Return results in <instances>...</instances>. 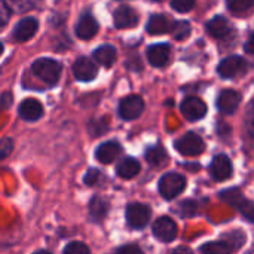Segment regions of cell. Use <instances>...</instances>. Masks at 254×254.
<instances>
[{"label": "cell", "instance_id": "obj_1", "mask_svg": "<svg viewBox=\"0 0 254 254\" xmlns=\"http://www.w3.org/2000/svg\"><path fill=\"white\" fill-rule=\"evenodd\" d=\"M34 76L48 85H55L61 76V64L52 58H39L31 64Z\"/></svg>", "mask_w": 254, "mask_h": 254}, {"label": "cell", "instance_id": "obj_2", "mask_svg": "<svg viewBox=\"0 0 254 254\" xmlns=\"http://www.w3.org/2000/svg\"><path fill=\"white\" fill-rule=\"evenodd\" d=\"M186 188V179L179 173H167L159 180V192L165 199H174Z\"/></svg>", "mask_w": 254, "mask_h": 254}, {"label": "cell", "instance_id": "obj_3", "mask_svg": "<svg viewBox=\"0 0 254 254\" xmlns=\"http://www.w3.org/2000/svg\"><path fill=\"white\" fill-rule=\"evenodd\" d=\"M222 199H225L228 204H231L234 208H237L249 222L254 223V204L250 202L249 199H246L243 196V193L238 189H229V190H223L220 193Z\"/></svg>", "mask_w": 254, "mask_h": 254}, {"label": "cell", "instance_id": "obj_4", "mask_svg": "<svg viewBox=\"0 0 254 254\" xmlns=\"http://www.w3.org/2000/svg\"><path fill=\"white\" fill-rule=\"evenodd\" d=\"M177 152H180L182 155L185 156H196V155H201L205 149V143L204 140L195 134V132H188L185 134L182 138H179L176 143H174Z\"/></svg>", "mask_w": 254, "mask_h": 254}, {"label": "cell", "instance_id": "obj_5", "mask_svg": "<svg viewBox=\"0 0 254 254\" xmlns=\"http://www.w3.org/2000/svg\"><path fill=\"white\" fill-rule=\"evenodd\" d=\"M152 211L146 204H129L127 207V222L132 229H141L144 228L150 220Z\"/></svg>", "mask_w": 254, "mask_h": 254}, {"label": "cell", "instance_id": "obj_6", "mask_svg": "<svg viewBox=\"0 0 254 254\" xmlns=\"http://www.w3.org/2000/svg\"><path fill=\"white\" fill-rule=\"evenodd\" d=\"M144 110V101L140 95H128L119 104V115L125 121L137 119Z\"/></svg>", "mask_w": 254, "mask_h": 254}, {"label": "cell", "instance_id": "obj_7", "mask_svg": "<svg viewBox=\"0 0 254 254\" xmlns=\"http://www.w3.org/2000/svg\"><path fill=\"white\" fill-rule=\"evenodd\" d=\"M153 235L162 243H171L177 237V225L170 217H159L153 223Z\"/></svg>", "mask_w": 254, "mask_h": 254}, {"label": "cell", "instance_id": "obj_8", "mask_svg": "<svg viewBox=\"0 0 254 254\" xmlns=\"http://www.w3.org/2000/svg\"><path fill=\"white\" fill-rule=\"evenodd\" d=\"M180 110L183 113V116L189 121H199L205 116L207 113V106L205 103L198 98V97H188L183 100Z\"/></svg>", "mask_w": 254, "mask_h": 254}, {"label": "cell", "instance_id": "obj_9", "mask_svg": "<svg viewBox=\"0 0 254 254\" xmlns=\"http://www.w3.org/2000/svg\"><path fill=\"white\" fill-rule=\"evenodd\" d=\"M246 67H247V64H246L244 58L234 55V57L225 58V60L219 64V68H217V70H219V74H220L222 77H225V79H232V77L241 74V73L246 70Z\"/></svg>", "mask_w": 254, "mask_h": 254}, {"label": "cell", "instance_id": "obj_10", "mask_svg": "<svg viewBox=\"0 0 254 254\" xmlns=\"http://www.w3.org/2000/svg\"><path fill=\"white\" fill-rule=\"evenodd\" d=\"M73 73H74V77L77 80L89 82V80L95 79V76L98 73V68H97L95 63L92 60H89L86 57H80L73 64Z\"/></svg>", "mask_w": 254, "mask_h": 254}, {"label": "cell", "instance_id": "obj_11", "mask_svg": "<svg viewBox=\"0 0 254 254\" xmlns=\"http://www.w3.org/2000/svg\"><path fill=\"white\" fill-rule=\"evenodd\" d=\"M210 173L217 182L228 180L232 176V162L226 155H217L211 161Z\"/></svg>", "mask_w": 254, "mask_h": 254}, {"label": "cell", "instance_id": "obj_12", "mask_svg": "<svg viewBox=\"0 0 254 254\" xmlns=\"http://www.w3.org/2000/svg\"><path fill=\"white\" fill-rule=\"evenodd\" d=\"M171 48L167 43H156L147 48V60L155 67H164L170 61Z\"/></svg>", "mask_w": 254, "mask_h": 254}, {"label": "cell", "instance_id": "obj_13", "mask_svg": "<svg viewBox=\"0 0 254 254\" xmlns=\"http://www.w3.org/2000/svg\"><path fill=\"white\" fill-rule=\"evenodd\" d=\"M113 21L118 28H131L135 27L138 22V15L135 9L129 6H121L113 13Z\"/></svg>", "mask_w": 254, "mask_h": 254}, {"label": "cell", "instance_id": "obj_14", "mask_svg": "<svg viewBox=\"0 0 254 254\" xmlns=\"http://www.w3.org/2000/svg\"><path fill=\"white\" fill-rule=\"evenodd\" d=\"M37 28H39V22L36 18H31V16L24 18L16 24V27L13 30V37L18 42H27L36 34Z\"/></svg>", "mask_w": 254, "mask_h": 254}, {"label": "cell", "instance_id": "obj_15", "mask_svg": "<svg viewBox=\"0 0 254 254\" xmlns=\"http://www.w3.org/2000/svg\"><path fill=\"white\" fill-rule=\"evenodd\" d=\"M241 103V94L234 91V89H228V91H223L219 98H217V107L222 113H226V115H232L238 106Z\"/></svg>", "mask_w": 254, "mask_h": 254}, {"label": "cell", "instance_id": "obj_16", "mask_svg": "<svg viewBox=\"0 0 254 254\" xmlns=\"http://www.w3.org/2000/svg\"><path fill=\"white\" fill-rule=\"evenodd\" d=\"M19 116L28 122L39 121L43 116V106L36 98H25L19 104Z\"/></svg>", "mask_w": 254, "mask_h": 254}, {"label": "cell", "instance_id": "obj_17", "mask_svg": "<svg viewBox=\"0 0 254 254\" xmlns=\"http://www.w3.org/2000/svg\"><path fill=\"white\" fill-rule=\"evenodd\" d=\"M122 153V146L118 141H106L95 150V158L101 164H112Z\"/></svg>", "mask_w": 254, "mask_h": 254}, {"label": "cell", "instance_id": "obj_18", "mask_svg": "<svg viewBox=\"0 0 254 254\" xmlns=\"http://www.w3.org/2000/svg\"><path fill=\"white\" fill-rule=\"evenodd\" d=\"M207 31L214 39H225L231 34L232 27H231V22L225 16H214L207 24Z\"/></svg>", "mask_w": 254, "mask_h": 254}, {"label": "cell", "instance_id": "obj_19", "mask_svg": "<svg viewBox=\"0 0 254 254\" xmlns=\"http://www.w3.org/2000/svg\"><path fill=\"white\" fill-rule=\"evenodd\" d=\"M97 33H98V22L91 15H85L79 19V22L76 25V34L79 39L89 40Z\"/></svg>", "mask_w": 254, "mask_h": 254}, {"label": "cell", "instance_id": "obj_20", "mask_svg": "<svg viewBox=\"0 0 254 254\" xmlns=\"http://www.w3.org/2000/svg\"><path fill=\"white\" fill-rule=\"evenodd\" d=\"M173 25H174V22L168 16H165V15H153L147 22V31L150 34H153V36H158V34L173 31Z\"/></svg>", "mask_w": 254, "mask_h": 254}, {"label": "cell", "instance_id": "obj_21", "mask_svg": "<svg viewBox=\"0 0 254 254\" xmlns=\"http://www.w3.org/2000/svg\"><path fill=\"white\" fill-rule=\"evenodd\" d=\"M116 173L121 179H132L140 173V162L134 158H124L118 164Z\"/></svg>", "mask_w": 254, "mask_h": 254}, {"label": "cell", "instance_id": "obj_22", "mask_svg": "<svg viewBox=\"0 0 254 254\" xmlns=\"http://www.w3.org/2000/svg\"><path fill=\"white\" fill-rule=\"evenodd\" d=\"M94 58L103 67H112L116 61V49L110 45H103L94 51Z\"/></svg>", "mask_w": 254, "mask_h": 254}, {"label": "cell", "instance_id": "obj_23", "mask_svg": "<svg viewBox=\"0 0 254 254\" xmlns=\"http://www.w3.org/2000/svg\"><path fill=\"white\" fill-rule=\"evenodd\" d=\"M40 0H3V4L13 13H22L39 6Z\"/></svg>", "mask_w": 254, "mask_h": 254}, {"label": "cell", "instance_id": "obj_24", "mask_svg": "<svg viewBox=\"0 0 254 254\" xmlns=\"http://www.w3.org/2000/svg\"><path fill=\"white\" fill-rule=\"evenodd\" d=\"M107 211H109V204H107L103 198L94 196L92 201H91V204H89L91 217H92L94 220H98V222H100V220L104 219V216L107 214Z\"/></svg>", "mask_w": 254, "mask_h": 254}, {"label": "cell", "instance_id": "obj_25", "mask_svg": "<svg viewBox=\"0 0 254 254\" xmlns=\"http://www.w3.org/2000/svg\"><path fill=\"white\" fill-rule=\"evenodd\" d=\"M228 1V9L234 15H247L252 13L254 9V0H226Z\"/></svg>", "mask_w": 254, "mask_h": 254}, {"label": "cell", "instance_id": "obj_26", "mask_svg": "<svg viewBox=\"0 0 254 254\" xmlns=\"http://www.w3.org/2000/svg\"><path fill=\"white\" fill-rule=\"evenodd\" d=\"M167 152L161 146H152L146 150V159L150 165H162L167 161Z\"/></svg>", "mask_w": 254, "mask_h": 254}, {"label": "cell", "instance_id": "obj_27", "mask_svg": "<svg viewBox=\"0 0 254 254\" xmlns=\"http://www.w3.org/2000/svg\"><path fill=\"white\" fill-rule=\"evenodd\" d=\"M201 254H231L232 249L225 243V241H219V243H207L199 249Z\"/></svg>", "mask_w": 254, "mask_h": 254}, {"label": "cell", "instance_id": "obj_28", "mask_svg": "<svg viewBox=\"0 0 254 254\" xmlns=\"http://www.w3.org/2000/svg\"><path fill=\"white\" fill-rule=\"evenodd\" d=\"M223 240L225 243L232 249V250H238L243 247V244L246 243V235L241 232V231H234L231 234H226L223 235Z\"/></svg>", "mask_w": 254, "mask_h": 254}, {"label": "cell", "instance_id": "obj_29", "mask_svg": "<svg viewBox=\"0 0 254 254\" xmlns=\"http://www.w3.org/2000/svg\"><path fill=\"white\" fill-rule=\"evenodd\" d=\"M192 31V27L188 21H176L174 25H173V36L174 39L177 40H185Z\"/></svg>", "mask_w": 254, "mask_h": 254}, {"label": "cell", "instance_id": "obj_30", "mask_svg": "<svg viewBox=\"0 0 254 254\" xmlns=\"http://www.w3.org/2000/svg\"><path fill=\"white\" fill-rule=\"evenodd\" d=\"M83 182H85V185H88V186H100V185L104 182V176L101 174V171H100V170H97V168H91V170L86 173V176H85Z\"/></svg>", "mask_w": 254, "mask_h": 254}, {"label": "cell", "instance_id": "obj_31", "mask_svg": "<svg viewBox=\"0 0 254 254\" xmlns=\"http://www.w3.org/2000/svg\"><path fill=\"white\" fill-rule=\"evenodd\" d=\"M195 6V0H171V7L177 12H189L190 9H193Z\"/></svg>", "mask_w": 254, "mask_h": 254}, {"label": "cell", "instance_id": "obj_32", "mask_svg": "<svg viewBox=\"0 0 254 254\" xmlns=\"http://www.w3.org/2000/svg\"><path fill=\"white\" fill-rule=\"evenodd\" d=\"M64 254H91V253H89V249H88L83 243L74 241V243H70V244L64 249Z\"/></svg>", "mask_w": 254, "mask_h": 254}, {"label": "cell", "instance_id": "obj_33", "mask_svg": "<svg viewBox=\"0 0 254 254\" xmlns=\"http://www.w3.org/2000/svg\"><path fill=\"white\" fill-rule=\"evenodd\" d=\"M196 208L198 207H196V204L193 201H185V202L180 204L177 211H180V214L183 217H189V216H193L196 213Z\"/></svg>", "mask_w": 254, "mask_h": 254}, {"label": "cell", "instance_id": "obj_34", "mask_svg": "<svg viewBox=\"0 0 254 254\" xmlns=\"http://www.w3.org/2000/svg\"><path fill=\"white\" fill-rule=\"evenodd\" d=\"M247 132L252 138H254V101L250 104L247 112Z\"/></svg>", "mask_w": 254, "mask_h": 254}, {"label": "cell", "instance_id": "obj_35", "mask_svg": "<svg viewBox=\"0 0 254 254\" xmlns=\"http://www.w3.org/2000/svg\"><path fill=\"white\" fill-rule=\"evenodd\" d=\"M12 147H13V143L10 138H3L1 140V144H0V149H1V153H0V158L4 159L10 152H12Z\"/></svg>", "mask_w": 254, "mask_h": 254}, {"label": "cell", "instance_id": "obj_36", "mask_svg": "<svg viewBox=\"0 0 254 254\" xmlns=\"http://www.w3.org/2000/svg\"><path fill=\"white\" fill-rule=\"evenodd\" d=\"M116 254H143L138 246L135 244H129V246H124L121 249L116 250Z\"/></svg>", "mask_w": 254, "mask_h": 254}, {"label": "cell", "instance_id": "obj_37", "mask_svg": "<svg viewBox=\"0 0 254 254\" xmlns=\"http://www.w3.org/2000/svg\"><path fill=\"white\" fill-rule=\"evenodd\" d=\"M246 51L249 54H254V33L250 34V37H249V40L246 43Z\"/></svg>", "mask_w": 254, "mask_h": 254}, {"label": "cell", "instance_id": "obj_38", "mask_svg": "<svg viewBox=\"0 0 254 254\" xmlns=\"http://www.w3.org/2000/svg\"><path fill=\"white\" fill-rule=\"evenodd\" d=\"M173 254H193V252L189 247H179L173 252Z\"/></svg>", "mask_w": 254, "mask_h": 254}, {"label": "cell", "instance_id": "obj_39", "mask_svg": "<svg viewBox=\"0 0 254 254\" xmlns=\"http://www.w3.org/2000/svg\"><path fill=\"white\" fill-rule=\"evenodd\" d=\"M10 101H12V97L9 95V92H4L3 94V109H7Z\"/></svg>", "mask_w": 254, "mask_h": 254}, {"label": "cell", "instance_id": "obj_40", "mask_svg": "<svg viewBox=\"0 0 254 254\" xmlns=\"http://www.w3.org/2000/svg\"><path fill=\"white\" fill-rule=\"evenodd\" d=\"M34 254H51L49 252H45V250H40V252H37V253Z\"/></svg>", "mask_w": 254, "mask_h": 254}]
</instances>
